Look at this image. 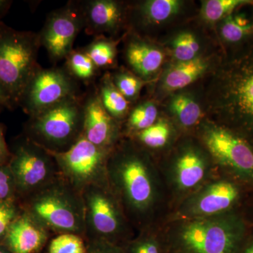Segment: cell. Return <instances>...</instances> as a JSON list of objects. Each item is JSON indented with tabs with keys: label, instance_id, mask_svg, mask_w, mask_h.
I'll list each match as a JSON object with an SVG mask.
<instances>
[{
	"label": "cell",
	"instance_id": "cell-1",
	"mask_svg": "<svg viewBox=\"0 0 253 253\" xmlns=\"http://www.w3.org/2000/svg\"><path fill=\"white\" fill-rule=\"evenodd\" d=\"M107 178L136 232L163 225L170 205L157 162L147 151L134 141L116 145L108 161Z\"/></svg>",
	"mask_w": 253,
	"mask_h": 253
},
{
	"label": "cell",
	"instance_id": "cell-2",
	"mask_svg": "<svg viewBox=\"0 0 253 253\" xmlns=\"http://www.w3.org/2000/svg\"><path fill=\"white\" fill-rule=\"evenodd\" d=\"M208 111L253 149V42L224 59L212 74Z\"/></svg>",
	"mask_w": 253,
	"mask_h": 253
},
{
	"label": "cell",
	"instance_id": "cell-3",
	"mask_svg": "<svg viewBox=\"0 0 253 253\" xmlns=\"http://www.w3.org/2000/svg\"><path fill=\"white\" fill-rule=\"evenodd\" d=\"M172 253H240L251 228L239 210L163 224Z\"/></svg>",
	"mask_w": 253,
	"mask_h": 253
},
{
	"label": "cell",
	"instance_id": "cell-4",
	"mask_svg": "<svg viewBox=\"0 0 253 253\" xmlns=\"http://www.w3.org/2000/svg\"><path fill=\"white\" fill-rule=\"evenodd\" d=\"M23 209L50 233L85 234L81 194L60 175L41 191L21 201Z\"/></svg>",
	"mask_w": 253,
	"mask_h": 253
},
{
	"label": "cell",
	"instance_id": "cell-5",
	"mask_svg": "<svg viewBox=\"0 0 253 253\" xmlns=\"http://www.w3.org/2000/svg\"><path fill=\"white\" fill-rule=\"evenodd\" d=\"M157 165L167 190L170 211L219 174L201 143H184L168 159Z\"/></svg>",
	"mask_w": 253,
	"mask_h": 253
},
{
	"label": "cell",
	"instance_id": "cell-6",
	"mask_svg": "<svg viewBox=\"0 0 253 253\" xmlns=\"http://www.w3.org/2000/svg\"><path fill=\"white\" fill-rule=\"evenodd\" d=\"M40 44L39 36L34 33L0 28V84L11 101H22L41 68L37 62Z\"/></svg>",
	"mask_w": 253,
	"mask_h": 253
},
{
	"label": "cell",
	"instance_id": "cell-7",
	"mask_svg": "<svg viewBox=\"0 0 253 253\" xmlns=\"http://www.w3.org/2000/svg\"><path fill=\"white\" fill-rule=\"evenodd\" d=\"M198 137L218 172L245 188H253V149L234 131L208 121L199 126Z\"/></svg>",
	"mask_w": 253,
	"mask_h": 253
},
{
	"label": "cell",
	"instance_id": "cell-8",
	"mask_svg": "<svg viewBox=\"0 0 253 253\" xmlns=\"http://www.w3.org/2000/svg\"><path fill=\"white\" fill-rule=\"evenodd\" d=\"M84 206V239L123 246L136 231L109 186H91L81 193Z\"/></svg>",
	"mask_w": 253,
	"mask_h": 253
},
{
	"label": "cell",
	"instance_id": "cell-9",
	"mask_svg": "<svg viewBox=\"0 0 253 253\" xmlns=\"http://www.w3.org/2000/svg\"><path fill=\"white\" fill-rule=\"evenodd\" d=\"M84 107L75 96L33 116L28 137L51 152H63L83 135Z\"/></svg>",
	"mask_w": 253,
	"mask_h": 253
},
{
	"label": "cell",
	"instance_id": "cell-10",
	"mask_svg": "<svg viewBox=\"0 0 253 253\" xmlns=\"http://www.w3.org/2000/svg\"><path fill=\"white\" fill-rule=\"evenodd\" d=\"M113 150L101 149L84 136L63 152H51L60 174L81 194L91 186H109L107 163Z\"/></svg>",
	"mask_w": 253,
	"mask_h": 253
},
{
	"label": "cell",
	"instance_id": "cell-11",
	"mask_svg": "<svg viewBox=\"0 0 253 253\" xmlns=\"http://www.w3.org/2000/svg\"><path fill=\"white\" fill-rule=\"evenodd\" d=\"M8 166L21 201L51 184L60 174L49 151L26 136L11 151Z\"/></svg>",
	"mask_w": 253,
	"mask_h": 253
},
{
	"label": "cell",
	"instance_id": "cell-12",
	"mask_svg": "<svg viewBox=\"0 0 253 253\" xmlns=\"http://www.w3.org/2000/svg\"><path fill=\"white\" fill-rule=\"evenodd\" d=\"M244 189L246 188L219 173L172 209L163 224L239 210Z\"/></svg>",
	"mask_w": 253,
	"mask_h": 253
},
{
	"label": "cell",
	"instance_id": "cell-13",
	"mask_svg": "<svg viewBox=\"0 0 253 253\" xmlns=\"http://www.w3.org/2000/svg\"><path fill=\"white\" fill-rule=\"evenodd\" d=\"M73 96L74 84L62 70L40 68L28 84L22 100L25 109L33 117Z\"/></svg>",
	"mask_w": 253,
	"mask_h": 253
},
{
	"label": "cell",
	"instance_id": "cell-14",
	"mask_svg": "<svg viewBox=\"0 0 253 253\" xmlns=\"http://www.w3.org/2000/svg\"><path fill=\"white\" fill-rule=\"evenodd\" d=\"M83 23V14L71 6L50 15L39 38L51 59L56 61L69 56Z\"/></svg>",
	"mask_w": 253,
	"mask_h": 253
},
{
	"label": "cell",
	"instance_id": "cell-15",
	"mask_svg": "<svg viewBox=\"0 0 253 253\" xmlns=\"http://www.w3.org/2000/svg\"><path fill=\"white\" fill-rule=\"evenodd\" d=\"M83 136L101 149L111 151L118 144L119 129L98 94L91 96L84 105Z\"/></svg>",
	"mask_w": 253,
	"mask_h": 253
},
{
	"label": "cell",
	"instance_id": "cell-16",
	"mask_svg": "<svg viewBox=\"0 0 253 253\" xmlns=\"http://www.w3.org/2000/svg\"><path fill=\"white\" fill-rule=\"evenodd\" d=\"M49 236V231L23 210L1 244L11 253H39Z\"/></svg>",
	"mask_w": 253,
	"mask_h": 253
},
{
	"label": "cell",
	"instance_id": "cell-17",
	"mask_svg": "<svg viewBox=\"0 0 253 253\" xmlns=\"http://www.w3.org/2000/svg\"><path fill=\"white\" fill-rule=\"evenodd\" d=\"M122 9L111 0H93L86 3L83 16L90 33L112 31L122 18Z\"/></svg>",
	"mask_w": 253,
	"mask_h": 253
},
{
	"label": "cell",
	"instance_id": "cell-18",
	"mask_svg": "<svg viewBox=\"0 0 253 253\" xmlns=\"http://www.w3.org/2000/svg\"><path fill=\"white\" fill-rule=\"evenodd\" d=\"M126 56L129 66L145 78L157 72L164 61V54L161 50L141 41L129 43Z\"/></svg>",
	"mask_w": 253,
	"mask_h": 253
},
{
	"label": "cell",
	"instance_id": "cell-19",
	"mask_svg": "<svg viewBox=\"0 0 253 253\" xmlns=\"http://www.w3.org/2000/svg\"><path fill=\"white\" fill-rule=\"evenodd\" d=\"M208 66L207 61L200 57L185 62H178L166 75L163 81L164 89L175 91L186 87L202 76Z\"/></svg>",
	"mask_w": 253,
	"mask_h": 253
},
{
	"label": "cell",
	"instance_id": "cell-20",
	"mask_svg": "<svg viewBox=\"0 0 253 253\" xmlns=\"http://www.w3.org/2000/svg\"><path fill=\"white\" fill-rule=\"evenodd\" d=\"M122 246L125 253H169L163 225L151 226L138 231Z\"/></svg>",
	"mask_w": 253,
	"mask_h": 253
},
{
	"label": "cell",
	"instance_id": "cell-21",
	"mask_svg": "<svg viewBox=\"0 0 253 253\" xmlns=\"http://www.w3.org/2000/svg\"><path fill=\"white\" fill-rule=\"evenodd\" d=\"M172 137V126L165 119H160L152 126L131 136L144 149L158 151L165 149Z\"/></svg>",
	"mask_w": 253,
	"mask_h": 253
},
{
	"label": "cell",
	"instance_id": "cell-22",
	"mask_svg": "<svg viewBox=\"0 0 253 253\" xmlns=\"http://www.w3.org/2000/svg\"><path fill=\"white\" fill-rule=\"evenodd\" d=\"M99 96L105 109L114 119L124 117L127 113L129 101L109 78L103 80Z\"/></svg>",
	"mask_w": 253,
	"mask_h": 253
},
{
	"label": "cell",
	"instance_id": "cell-23",
	"mask_svg": "<svg viewBox=\"0 0 253 253\" xmlns=\"http://www.w3.org/2000/svg\"><path fill=\"white\" fill-rule=\"evenodd\" d=\"M171 109L178 123L185 129L197 126L202 117L199 104L186 95L179 94L173 98Z\"/></svg>",
	"mask_w": 253,
	"mask_h": 253
},
{
	"label": "cell",
	"instance_id": "cell-24",
	"mask_svg": "<svg viewBox=\"0 0 253 253\" xmlns=\"http://www.w3.org/2000/svg\"><path fill=\"white\" fill-rule=\"evenodd\" d=\"M253 33V23L244 14H231L224 19L221 35L226 42L237 44Z\"/></svg>",
	"mask_w": 253,
	"mask_h": 253
},
{
	"label": "cell",
	"instance_id": "cell-25",
	"mask_svg": "<svg viewBox=\"0 0 253 253\" xmlns=\"http://www.w3.org/2000/svg\"><path fill=\"white\" fill-rule=\"evenodd\" d=\"M158 111L154 103L145 102L133 110L126 123V134L132 136L147 129L157 121Z\"/></svg>",
	"mask_w": 253,
	"mask_h": 253
},
{
	"label": "cell",
	"instance_id": "cell-26",
	"mask_svg": "<svg viewBox=\"0 0 253 253\" xmlns=\"http://www.w3.org/2000/svg\"><path fill=\"white\" fill-rule=\"evenodd\" d=\"M181 4L178 0H151L143 4L141 12L150 22L162 23L177 14Z\"/></svg>",
	"mask_w": 253,
	"mask_h": 253
},
{
	"label": "cell",
	"instance_id": "cell-27",
	"mask_svg": "<svg viewBox=\"0 0 253 253\" xmlns=\"http://www.w3.org/2000/svg\"><path fill=\"white\" fill-rule=\"evenodd\" d=\"M253 4L250 0H208L204 1L203 17L208 22H217L233 14L237 8Z\"/></svg>",
	"mask_w": 253,
	"mask_h": 253
},
{
	"label": "cell",
	"instance_id": "cell-28",
	"mask_svg": "<svg viewBox=\"0 0 253 253\" xmlns=\"http://www.w3.org/2000/svg\"><path fill=\"white\" fill-rule=\"evenodd\" d=\"M48 253H89L86 240L74 234L56 235L51 240Z\"/></svg>",
	"mask_w": 253,
	"mask_h": 253
},
{
	"label": "cell",
	"instance_id": "cell-29",
	"mask_svg": "<svg viewBox=\"0 0 253 253\" xmlns=\"http://www.w3.org/2000/svg\"><path fill=\"white\" fill-rule=\"evenodd\" d=\"M84 52L90 58L96 68H106L111 66L116 57L114 45L104 40L93 42Z\"/></svg>",
	"mask_w": 253,
	"mask_h": 253
},
{
	"label": "cell",
	"instance_id": "cell-30",
	"mask_svg": "<svg viewBox=\"0 0 253 253\" xmlns=\"http://www.w3.org/2000/svg\"><path fill=\"white\" fill-rule=\"evenodd\" d=\"M23 211L22 204L19 199L0 203V244H2L11 224Z\"/></svg>",
	"mask_w": 253,
	"mask_h": 253
},
{
	"label": "cell",
	"instance_id": "cell-31",
	"mask_svg": "<svg viewBox=\"0 0 253 253\" xmlns=\"http://www.w3.org/2000/svg\"><path fill=\"white\" fill-rule=\"evenodd\" d=\"M199 49V42L191 33H181L174 40V54L179 62L196 59Z\"/></svg>",
	"mask_w": 253,
	"mask_h": 253
},
{
	"label": "cell",
	"instance_id": "cell-32",
	"mask_svg": "<svg viewBox=\"0 0 253 253\" xmlns=\"http://www.w3.org/2000/svg\"><path fill=\"white\" fill-rule=\"evenodd\" d=\"M68 66L74 76L89 80L94 76L96 66L84 51H74L68 56Z\"/></svg>",
	"mask_w": 253,
	"mask_h": 253
},
{
	"label": "cell",
	"instance_id": "cell-33",
	"mask_svg": "<svg viewBox=\"0 0 253 253\" xmlns=\"http://www.w3.org/2000/svg\"><path fill=\"white\" fill-rule=\"evenodd\" d=\"M113 83L120 92L127 100L136 98L144 85V82L127 73L117 75Z\"/></svg>",
	"mask_w": 253,
	"mask_h": 253
},
{
	"label": "cell",
	"instance_id": "cell-34",
	"mask_svg": "<svg viewBox=\"0 0 253 253\" xmlns=\"http://www.w3.org/2000/svg\"><path fill=\"white\" fill-rule=\"evenodd\" d=\"M18 199L16 185L8 164L0 165V203Z\"/></svg>",
	"mask_w": 253,
	"mask_h": 253
},
{
	"label": "cell",
	"instance_id": "cell-35",
	"mask_svg": "<svg viewBox=\"0 0 253 253\" xmlns=\"http://www.w3.org/2000/svg\"><path fill=\"white\" fill-rule=\"evenodd\" d=\"M86 242L89 253H125L122 246L104 240H88Z\"/></svg>",
	"mask_w": 253,
	"mask_h": 253
},
{
	"label": "cell",
	"instance_id": "cell-36",
	"mask_svg": "<svg viewBox=\"0 0 253 253\" xmlns=\"http://www.w3.org/2000/svg\"><path fill=\"white\" fill-rule=\"evenodd\" d=\"M11 156V151L5 140L4 128L0 126V165L8 164Z\"/></svg>",
	"mask_w": 253,
	"mask_h": 253
},
{
	"label": "cell",
	"instance_id": "cell-37",
	"mask_svg": "<svg viewBox=\"0 0 253 253\" xmlns=\"http://www.w3.org/2000/svg\"><path fill=\"white\" fill-rule=\"evenodd\" d=\"M240 253H253V230H250Z\"/></svg>",
	"mask_w": 253,
	"mask_h": 253
},
{
	"label": "cell",
	"instance_id": "cell-38",
	"mask_svg": "<svg viewBox=\"0 0 253 253\" xmlns=\"http://www.w3.org/2000/svg\"><path fill=\"white\" fill-rule=\"evenodd\" d=\"M0 104L4 105L6 107H10L11 106V100L1 84H0Z\"/></svg>",
	"mask_w": 253,
	"mask_h": 253
},
{
	"label": "cell",
	"instance_id": "cell-39",
	"mask_svg": "<svg viewBox=\"0 0 253 253\" xmlns=\"http://www.w3.org/2000/svg\"><path fill=\"white\" fill-rule=\"evenodd\" d=\"M0 253H11L4 245L0 244Z\"/></svg>",
	"mask_w": 253,
	"mask_h": 253
},
{
	"label": "cell",
	"instance_id": "cell-40",
	"mask_svg": "<svg viewBox=\"0 0 253 253\" xmlns=\"http://www.w3.org/2000/svg\"><path fill=\"white\" fill-rule=\"evenodd\" d=\"M5 4V1H1V0H0V10L2 9L3 6Z\"/></svg>",
	"mask_w": 253,
	"mask_h": 253
},
{
	"label": "cell",
	"instance_id": "cell-41",
	"mask_svg": "<svg viewBox=\"0 0 253 253\" xmlns=\"http://www.w3.org/2000/svg\"></svg>",
	"mask_w": 253,
	"mask_h": 253
}]
</instances>
